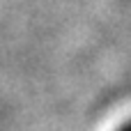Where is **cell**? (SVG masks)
<instances>
[{"instance_id":"1","label":"cell","mask_w":131,"mask_h":131,"mask_svg":"<svg viewBox=\"0 0 131 131\" xmlns=\"http://www.w3.org/2000/svg\"><path fill=\"white\" fill-rule=\"evenodd\" d=\"M117 131H131V120H129V122H127V124H122V127H120V129H117Z\"/></svg>"}]
</instances>
